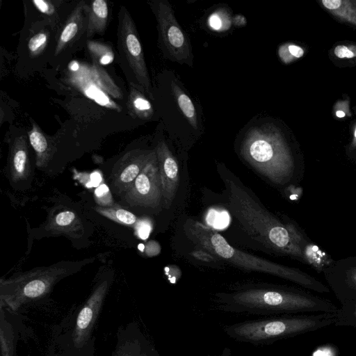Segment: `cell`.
Here are the masks:
<instances>
[{"label":"cell","mask_w":356,"mask_h":356,"mask_svg":"<svg viewBox=\"0 0 356 356\" xmlns=\"http://www.w3.org/2000/svg\"><path fill=\"white\" fill-rule=\"evenodd\" d=\"M68 81L85 96L102 106L120 112L122 108L112 99L123 98L120 88L99 65L79 63L74 60L68 66Z\"/></svg>","instance_id":"cell-8"},{"label":"cell","mask_w":356,"mask_h":356,"mask_svg":"<svg viewBox=\"0 0 356 356\" xmlns=\"http://www.w3.org/2000/svg\"><path fill=\"white\" fill-rule=\"evenodd\" d=\"M156 153L165 208L170 207L177 191L179 168L176 159L163 140L158 143Z\"/></svg>","instance_id":"cell-15"},{"label":"cell","mask_w":356,"mask_h":356,"mask_svg":"<svg viewBox=\"0 0 356 356\" xmlns=\"http://www.w3.org/2000/svg\"><path fill=\"white\" fill-rule=\"evenodd\" d=\"M136 225V231L141 238H145L148 236L151 229V222L147 220H138Z\"/></svg>","instance_id":"cell-31"},{"label":"cell","mask_w":356,"mask_h":356,"mask_svg":"<svg viewBox=\"0 0 356 356\" xmlns=\"http://www.w3.org/2000/svg\"><path fill=\"white\" fill-rule=\"evenodd\" d=\"M86 33L87 38L95 34H103L107 27L108 7L104 0H94L90 5L86 3Z\"/></svg>","instance_id":"cell-19"},{"label":"cell","mask_w":356,"mask_h":356,"mask_svg":"<svg viewBox=\"0 0 356 356\" xmlns=\"http://www.w3.org/2000/svg\"><path fill=\"white\" fill-rule=\"evenodd\" d=\"M91 181L93 186H98L102 181L101 175L97 172H93L90 174Z\"/></svg>","instance_id":"cell-36"},{"label":"cell","mask_w":356,"mask_h":356,"mask_svg":"<svg viewBox=\"0 0 356 356\" xmlns=\"http://www.w3.org/2000/svg\"><path fill=\"white\" fill-rule=\"evenodd\" d=\"M228 207L248 234L265 247L305 259L300 247L282 225L232 179L226 178Z\"/></svg>","instance_id":"cell-3"},{"label":"cell","mask_w":356,"mask_h":356,"mask_svg":"<svg viewBox=\"0 0 356 356\" xmlns=\"http://www.w3.org/2000/svg\"><path fill=\"white\" fill-rule=\"evenodd\" d=\"M49 40L46 31H40L32 36L28 42V49L32 57L40 55L45 49Z\"/></svg>","instance_id":"cell-26"},{"label":"cell","mask_w":356,"mask_h":356,"mask_svg":"<svg viewBox=\"0 0 356 356\" xmlns=\"http://www.w3.org/2000/svg\"><path fill=\"white\" fill-rule=\"evenodd\" d=\"M118 46L120 56L127 63L138 87L152 98V86L135 23L125 6L118 14Z\"/></svg>","instance_id":"cell-9"},{"label":"cell","mask_w":356,"mask_h":356,"mask_svg":"<svg viewBox=\"0 0 356 356\" xmlns=\"http://www.w3.org/2000/svg\"><path fill=\"white\" fill-rule=\"evenodd\" d=\"M156 151L133 149L124 154L113 165L111 179L114 192L125 193L147 163L156 156Z\"/></svg>","instance_id":"cell-12"},{"label":"cell","mask_w":356,"mask_h":356,"mask_svg":"<svg viewBox=\"0 0 356 356\" xmlns=\"http://www.w3.org/2000/svg\"><path fill=\"white\" fill-rule=\"evenodd\" d=\"M172 95L184 116L194 128H197V113L191 98L182 90L175 81L171 82Z\"/></svg>","instance_id":"cell-22"},{"label":"cell","mask_w":356,"mask_h":356,"mask_svg":"<svg viewBox=\"0 0 356 356\" xmlns=\"http://www.w3.org/2000/svg\"><path fill=\"white\" fill-rule=\"evenodd\" d=\"M355 136L356 137V130H355Z\"/></svg>","instance_id":"cell-39"},{"label":"cell","mask_w":356,"mask_h":356,"mask_svg":"<svg viewBox=\"0 0 356 356\" xmlns=\"http://www.w3.org/2000/svg\"><path fill=\"white\" fill-rule=\"evenodd\" d=\"M111 356H160L159 352L136 322L118 328Z\"/></svg>","instance_id":"cell-13"},{"label":"cell","mask_w":356,"mask_h":356,"mask_svg":"<svg viewBox=\"0 0 356 356\" xmlns=\"http://www.w3.org/2000/svg\"><path fill=\"white\" fill-rule=\"evenodd\" d=\"M27 334V327L21 316L0 305L1 356H17L18 342Z\"/></svg>","instance_id":"cell-14"},{"label":"cell","mask_w":356,"mask_h":356,"mask_svg":"<svg viewBox=\"0 0 356 356\" xmlns=\"http://www.w3.org/2000/svg\"><path fill=\"white\" fill-rule=\"evenodd\" d=\"M95 200L100 207H110L113 204V198L108 187L104 184L99 185L95 190Z\"/></svg>","instance_id":"cell-28"},{"label":"cell","mask_w":356,"mask_h":356,"mask_svg":"<svg viewBox=\"0 0 356 356\" xmlns=\"http://www.w3.org/2000/svg\"><path fill=\"white\" fill-rule=\"evenodd\" d=\"M92 258L76 261H59L48 266L0 280V305L17 311L26 305L44 300L54 286L63 278L78 272Z\"/></svg>","instance_id":"cell-6"},{"label":"cell","mask_w":356,"mask_h":356,"mask_svg":"<svg viewBox=\"0 0 356 356\" xmlns=\"http://www.w3.org/2000/svg\"><path fill=\"white\" fill-rule=\"evenodd\" d=\"M161 197L162 187L156 154L124 194V200L129 206L155 208Z\"/></svg>","instance_id":"cell-11"},{"label":"cell","mask_w":356,"mask_h":356,"mask_svg":"<svg viewBox=\"0 0 356 356\" xmlns=\"http://www.w3.org/2000/svg\"><path fill=\"white\" fill-rule=\"evenodd\" d=\"M335 323V313L286 314L245 321L225 325L226 334L235 341L254 345L270 344L324 328Z\"/></svg>","instance_id":"cell-5"},{"label":"cell","mask_w":356,"mask_h":356,"mask_svg":"<svg viewBox=\"0 0 356 356\" xmlns=\"http://www.w3.org/2000/svg\"><path fill=\"white\" fill-rule=\"evenodd\" d=\"M335 326H350L356 329V305H344L335 313Z\"/></svg>","instance_id":"cell-25"},{"label":"cell","mask_w":356,"mask_h":356,"mask_svg":"<svg viewBox=\"0 0 356 356\" xmlns=\"http://www.w3.org/2000/svg\"><path fill=\"white\" fill-rule=\"evenodd\" d=\"M336 115H337V116L338 118H343V117H344V116H345V113H344V112H343V111H337L336 112Z\"/></svg>","instance_id":"cell-38"},{"label":"cell","mask_w":356,"mask_h":356,"mask_svg":"<svg viewBox=\"0 0 356 356\" xmlns=\"http://www.w3.org/2000/svg\"><path fill=\"white\" fill-rule=\"evenodd\" d=\"M85 1H80L71 12L58 36L54 55L58 56L68 47L86 25Z\"/></svg>","instance_id":"cell-17"},{"label":"cell","mask_w":356,"mask_h":356,"mask_svg":"<svg viewBox=\"0 0 356 356\" xmlns=\"http://www.w3.org/2000/svg\"><path fill=\"white\" fill-rule=\"evenodd\" d=\"M245 159L273 182L282 183L291 174L292 162L278 134L267 126L250 130L242 145Z\"/></svg>","instance_id":"cell-7"},{"label":"cell","mask_w":356,"mask_h":356,"mask_svg":"<svg viewBox=\"0 0 356 356\" xmlns=\"http://www.w3.org/2000/svg\"><path fill=\"white\" fill-rule=\"evenodd\" d=\"M44 229L54 234H61L71 237L81 235L83 231L82 222L78 215L65 209L51 216Z\"/></svg>","instance_id":"cell-18"},{"label":"cell","mask_w":356,"mask_h":356,"mask_svg":"<svg viewBox=\"0 0 356 356\" xmlns=\"http://www.w3.org/2000/svg\"><path fill=\"white\" fill-rule=\"evenodd\" d=\"M334 54L340 58H353L354 54L345 45H338L334 49Z\"/></svg>","instance_id":"cell-32"},{"label":"cell","mask_w":356,"mask_h":356,"mask_svg":"<svg viewBox=\"0 0 356 356\" xmlns=\"http://www.w3.org/2000/svg\"><path fill=\"white\" fill-rule=\"evenodd\" d=\"M323 4L328 9H337L341 4V0H323Z\"/></svg>","instance_id":"cell-35"},{"label":"cell","mask_w":356,"mask_h":356,"mask_svg":"<svg viewBox=\"0 0 356 356\" xmlns=\"http://www.w3.org/2000/svg\"><path fill=\"white\" fill-rule=\"evenodd\" d=\"M34 6L41 13L51 15L55 13V7L49 1L33 0Z\"/></svg>","instance_id":"cell-29"},{"label":"cell","mask_w":356,"mask_h":356,"mask_svg":"<svg viewBox=\"0 0 356 356\" xmlns=\"http://www.w3.org/2000/svg\"><path fill=\"white\" fill-rule=\"evenodd\" d=\"M206 219L209 227L216 229H223L228 225L229 222L227 211L216 209H210Z\"/></svg>","instance_id":"cell-27"},{"label":"cell","mask_w":356,"mask_h":356,"mask_svg":"<svg viewBox=\"0 0 356 356\" xmlns=\"http://www.w3.org/2000/svg\"><path fill=\"white\" fill-rule=\"evenodd\" d=\"M31 126L28 135L29 143L35 152L36 165L40 168H44L54 154V147L34 121L31 122Z\"/></svg>","instance_id":"cell-20"},{"label":"cell","mask_w":356,"mask_h":356,"mask_svg":"<svg viewBox=\"0 0 356 356\" xmlns=\"http://www.w3.org/2000/svg\"><path fill=\"white\" fill-rule=\"evenodd\" d=\"M184 230L187 237L200 248L244 270L270 273L318 293L329 292L326 286L307 274L233 248L212 227L200 222L187 220Z\"/></svg>","instance_id":"cell-4"},{"label":"cell","mask_w":356,"mask_h":356,"mask_svg":"<svg viewBox=\"0 0 356 356\" xmlns=\"http://www.w3.org/2000/svg\"><path fill=\"white\" fill-rule=\"evenodd\" d=\"M86 46L92 63L102 66L108 65L113 61L115 55L111 45L88 40Z\"/></svg>","instance_id":"cell-23"},{"label":"cell","mask_w":356,"mask_h":356,"mask_svg":"<svg viewBox=\"0 0 356 356\" xmlns=\"http://www.w3.org/2000/svg\"><path fill=\"white\" fill-rule=\"evenodd\" d=\"M220 310L262 315L336 313L329 300L308 292L288 288L254 287L216 294Z\"/></svg>","instance_id":"cell-1"},{"label":"cell","mask_w":356,"mask_h":356,"mask_svg":"<svg viewBox=\"0 0 356 356\" xmlns=\"http://www.w3.org/2000/svg\"><path fill=\"white\" fill-rule=\"evenodd\" d=\"M95 211L102 216L124 225H134L138 220L136 216L128 210L119 207H97Z\"/></svg>","instance_id":"cell-24"},{"label":"cell","mask_w":356,"mask_h":356,"mask_svg":"<svg viewBox=\"0 0 356 356\" xmlns=\"http://www.w3.org/2000/svg\"><path fill=\"white\" fill-rule=\"evenodd\" d=\"M222 17H224V15L221 13H213L209 19L210 26L215 30L226 29L228 25L225 24Z\"/></svg>","instance_id":"cell-30"},{"label":"cell","mask_w":356,"mask_h":356,"mask_svg":"<svg viewBox=\"0 0 356 356\" xmlns=\"http://www.w3.org/2000/svg\"><path fill=\"white\" fill-rule=\"evenodd\" d=\"M127 107L132 116L141 120H149L154 114L153 107L141 88L132 83L129 86Z\"/></svg>","instance_id":"cell-21"},{"label":"cell","mask_w":356,"mask_h":356,"mask_svg":"<svg viewBox=\"0 0 356 356\" xmlns=\"http://www.w3.org/2000/svg\"><path fill=\"white\" fill-rule=\"evenodd\" d=\"M161 41L170 58L180 63L192 65L193 54L188 39L179 25L174 11L166 1L152 3Z\"/></svg>","instance_id":"cell-10"},{"label":"cell","mask_w":356,"mask_h":356,"mask_svg":"<svg viewBox=\"0 0 356 356\" xmlns=\"http://www.w3.org/2000/svg\"><path fill=\"white\" fill-rule=\"evenodd\" d=\"M231 350L229 348H225L218 356H230Z\"/></svg>","instance_id":"cell-37"},{"label":"cell","mask_w":356,"mask_h":356,"mask_svg":"<svg viewBox=\"0 0 356 356\" xmlns=\"http://www.w3.org/2000/svg\"><path fill=\"white\" fill-rule=\"evenodd\" d=\"M287 50L294 57L300 58L302 56L304 51L302 48L294 44H290L287 47Z\"/></svg>","instance_id":"cell-34"},{"label":"cell","mask_w":356,"mask_h":356,"mask_svg":"<svg viewBox=\"0 0 356 356\" xmlns=\"http://www.w3.org/2000/svg\"><path fill=\"white\" fill-rule=\"evenodd\" d=\"M111 284L110 277L99 279L88 298L53 327L49 356H96L95 331Z\"/></svg>","instance_id":"cell-2"},{"label":"cell","mask_w":356,"mask_h":356,"mask_svg":"<svg viewBox=\"0 0 356 356\" xmlns=\"http://www.w3.org/2000/svg\"><path fill=\"white\" fill-rule=\"evenodd\" d=\"M11 179L22 181L27 179L31 172V164L26 137H16L12 144L9 157Z\"/></svg>","instance_id":"cell-16"},{"label":"cell","mask_w":356,"mask_h":356,"mask_svg":"<svg viewBox=\"0 0 356 356\" xmlns=\"http://www.w3.org/2000/svg\"><path fill=\"white\" fill-rule=\"evenodd\" d=\"M193 255L197 258L198 259L204 261H211L214 260V258L212 257L213 254L209 253V252H205L202 250H198L193 252Z\"/></svg>","instance_id":"cell-33"}]
</instances>
